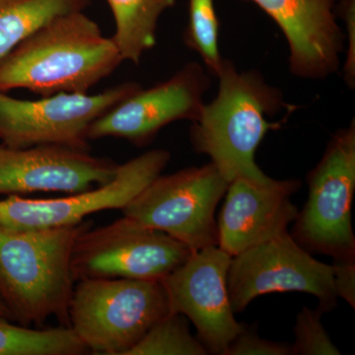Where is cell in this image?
<instances>
[{
  "instance_id": "21",
  "label": "cell",
  "mask_w": 355,
  "mask_h": 355,
  "mask_svg": "<svg viewBox=\"0 0 355 355\" xmlns=\"http://www.w3.org/2000/svg\"><path fill=\"white\" fill-rule=\"evenodd\" d=\"M324 313L308 307L298 313L294 327L295 342L291 345V355H340V349L331 342L322 323Z\"/></svg>"
},
{
  "instance_id": "8",
  "label": "cell",
  "mask_w": 355,
  "mask_h": 355,
  "mask_svg": "<svg viewBox=\"0 0 355 355\" xmlns=\"http://www.w3.org/2000/svg\"><path fill=\"white\" fill-rule=\"evenodd\" d=\"M139 88V83H125L98 94L58 93L38 100L0 92V141L15 148L62 146L89 150L91 125Z\"/></svg>"
},
{
  "instance_id": "13",
  "label": "cell",
  "mask_w": 355,
  "mask_h": 355,
  "mask_svg": "<svg viewBox=\"0 0 355 355\" xmlns=\"http://www.w3.org/2000/svg\"><path fill=\"white\" fill-rule=\"evenodd\" d=\"M119 165L86 149L62 146L15 148L0 144V195H64L109 183Z\"/></svg>"
},
{
  "instance_id": "23",
  "label": "cell",
  "mask_w": 355,
  "mask_h": 355,
  "mask_svg": "<svg viewBox=\"0 0 355 355\" xmlns=\"http://www.w3.org/2000/svg\"><path fill=\"white\" fill-rule=\"evenodd\" d=\"M336 15L342 18L345 26L347 51L343 62V78L349 88L355 87V0H340Z\"/></svg>"
},
{
  "instance_id": "2",
  "label": "cell",
  "mask_w": 355,
  "mask_h": 355,
  "mask_svg": "<svg viewBox=\"0 0 355 355\" xmlns=\"http://www.w3.org/2000/svg\"><path fill=\"white\" fill-rule=\"evenodd\" d=\"M123 62L113 40L83 11L60 14L0 60V92L86 94Z\"/></svg>"
},
{
  "instance_id": "9",
  "label": "cell",
  "mask_w": 355,
  "mask_h": 355,
  "mask_svg": "<svg viewBox=\"0 0 355 355\" xmlns=\"http://www.w3.org/2000/svg\"><path fill=\"white\" fill-rule=\"evenodd\" d=\"M227 286L235 314L254 299L272 292L309 293L318 299L317 308L324 314L338 305L331 266L312 257L288 231L232 257Z\"/></svg>"
},
{
  "instance_id": "25",
  "label": "cell",
  "mask_w": 355,
  "mask_h": 355,
  "mask_svg": "<svg viewBox=\"0 0 355 355\" xmlns=\"http://www.w3.org/2000/svg\"><path fill=\"white\" fill-rule=\"evenodd\" d=\"M0 317L6 318V319H8L9 321H11L10 314H9L8 310H7V308L1 301H0Z\"/></svg>"
},
{
  "instance_id": "1",
  "label": "cell",
  "mask_w": 355,
  "mask_h": 355,
  "mask_svg": "<svg viewBox=\"0 0 355 355\" xmlns=\"http://www.w3.org/2000/svg\"><path fill=\"white\" fill-rule=\"evenodd\" d=\"M218 92L203 105L191 123L193 150L209 156L224 179L230 183L242 178L256 184L272 181L256 163V153L266 133L279 130L287 120L270 121L282 110H296L287 104L282 91L270 85L257 70L240 71L224 60L216 76Z\"/></svg>"
},
{
  "instance_id": "18",
  "label": "cell",
  "mask_w": 355,
  "mask_h": 355,
  "mask_svg": "<svg viewBox=\"0 0 355 355\" xmlns=\"http://www.w3.org/2000/svg\"><path fill=\"white\" fill-rule=\"evenodd\" d=\"M85 345L69 327L40 329L0 317V355H81Z\"/></svg>"
},
{
  "instance_id": "7",
  "label": "cell",
  "mask_w": 355,
  "mask_h": 355,
  "mask_svg": "<svg viewBox=\"0 0 355 355\" xmlns=\"http://www.w3.org/2000/svg\"><path fill=\"white\" fill-rule=\"evenodd\" d=\"M172 236L123 216L108 225L85 229L74 244L71 270L87 279L161 280L193 254Z\"/></svg>"
},
{
  "instance_id": "16",
  "label": "cell",
  "mask_w": 355,
  "mask_h": 355,
  "mask_svg": "<svg viewBox=\"0 0 355 355\" xmlns=\"http://www.w3.org/2000/svg\"><path fill=\"white\" fill-rule=\"evenodd\" d=\"M114 22L113 40L121 60L139 64L156 44L158 21L177 0H107Z\"/></svg>"
},
{
  "instance_id": "14",
  "label": "cell",
  "mask_w": 355,
  "mask_h": 355,
  "mask_svg": "<svg viewBox=\"0 0 355 355\" xmlns=\"http://www.w3.org/2000/svg\"><path fill=\"white\" fill-rule=\"evenodd\" d=\"M260 7L282 30L293 76L324 79L336 73L345 48L338 23L340 0H248Z\"/></svg>"
},
{
  "instance_id": "10",
  "label": "cell",
  "mask_w": 355,
  "mask_h": 355,
  "mask_svg": "<svg viewBox=\"0 0 355 355\" xmlns=\"http://www.w3.org/2000/svg\"><path fill=\"white\" fill-rule=\"evenodd\" d=\"M170 160L169 151L153 149L119 165L113 180L92 190L40 200L10 196L0 200V223L15 228L64 227L95 212L121 210L162 174Z\"/></svg>"
},
{
  "instance_id": "22",
  "label": "cell",
  "mask_w": 355,
  "mask_h": 355,
  "mask_svg": "<svg viewBox=\"0 0 355 355\" xmlns=\"http://www.w3.org/2000/svg\"><path fill=\"white\" fill-rule=\"evenodd\" d=\"M291 345L261 338L251 328L244 327L229 345L224 355H291Z\"/></svg>"
},
{
  "instance_id": "19",
  "label": "cell",
  "mask_w": 355,
  "mask_h": 355,
  "mask_svg": "<svg viewBox=\"0 0 355 355\" xmlns=\"http://www.w3.org/2000/svg\"><path fill=\"white\" fill-rule=\"evenodd\" d=\"M207 349L191 335L188 319L169 313L149 329L127 355H207Z\"/></svg>"
},
{
  "instance_id": "11",
  "label": "cell",
  "mask_w": 355,
  "mask_h": 355,
  "mask_svg": "<svg viewBox=\"0 0 355 355\" xmlns=\"http://www.w3.org/2000/svg\"><path fill=\"white\" fill-rule=\"evenodd\" d=\"M232 257L218 246L193 252L161 279L171 313L183 315L197 329L209 354L224 355L244 329L229 299L227 275Z\"/></svg>"
},
{
  "instance_id": "6",
  "label": "cell",
  "mask_w": 355,
  "mask_h": 355,
  "mask_svg": "<svg viewBox=\"0 0 355 355\" xmlns=\"http://www.w3.org/2000/svg\"><path fill=\"white\" fill-rule=\"evenodd\" d=\"M228 182L211 162L159 175L121 209L123 216L146 227L167 233L200 251L217 246V205Z\"/></svg>"
},
{
  "instance_id": "12",
  "label": "cell",
  "mask_w": 355,
  "mask_h": 355,
  "mask_svg": "<svg viewBox=\"0 0 355 355\" xmlns=\"http://www.w3.org/2000/svg\"><path fill=\"white\" fill-rule=\"evenodd\" d=\"M210 85L203 65L190 62L167 80L139 88L91 125L88 139L114 137L137 147L153 141L162 128L179 121H195Z\"/></svg>"
},
{
  "instance_id": "3",
  "label": "cell",
  "mask_w": 355,
  "mask_h": 355,
  "mask_svg": "<svg viewBox=\"0 0 355 355\" xmlns=\"http://www.w3.org/2000/svg\"><path fill=\"white\" fill-rule=\"evenodd\" d=\"M92 222L55 228H15L0 223V301L11 321L36 328L55 318L69 327L76 280L71 254Z\"/></svg>"
},
{
  "instance_id": "4",
  "label": "cell",
  "mask_w": 355,
  "mask_h": 355,
  "mask_svg": "<svg viewBox=\"0 0 355 355\" xmlns=\"http://www.w3.org/2000/svg\"><path fill=\"white\" fill-rule=\"evenodd\" d=\"M169 313L160 280L81 279L70 300L69 328L91 354L127 355Z\"/></svg>"
},
{
  "instance_id": "24",
  "label": "cell",
  "mask_w": 355,
  "mask_h": 355,
  "mask_svg": "<svg viewBox=\"0 0 355 355\" xmlns=\"http://www.w3.org/2000/svg\"><path fill=\"white\" fill-rule=\"evenodd\" d=\"M333 277L338 298L345 299L355 307V258L335 259L333 261Z\"/></svg>"
},
{
  "instance_id": "5",
  "label": "cell",
  "mask_w": 355,
  "mask_h": 355,
  "mask_svg": "<svg viewBox=\"0 0 355 355\" xmlns=\"http://www.w3.org/2000/svg\"><path fill=\"white\" fill-rule=\"evenodd\" d=\"M309 196L291 235L310 253L355 258L352 209L355 190V121L331 135L307 176Z\"/></svg>"
},
{
  "instance_id": "20",
  "label": "cell",
  "mask_w": 355,
  "mask_h": 355,
  "mask_svg": "<svg viewBox=\"0 0 355 355\" xmlns=\"http://www.w3.org/2000/svg\"><path fill=\"white\" fill-rule=\"evenodd\" d=\"M184 42L197 51L209 73L216 76L224 60L219 51V21L214 0H189Z\"/></svg>"
},
{
  "instance_id": "15",
  "label": "cell",
  "mask_w": 355,
  "mask_h": 355,
  "mask_svg": "<svg viewBox=\"0 0 355 355\" xmlns=\"http://www.w3.org/2000/svg\"><path fill=\"white\" fill-rule=\"evenodd\" d=\"M301 184L297 179H272L263 184L233 180L217 220V246L234 257L288 231L299 211L291 198Z\"/></svg>"
},
{
  "instance_id": "17",
  "label": "cell",
  "mask_w": 355,
  "mask_h": 355,
  "mask_svg": "<svg viewBox=\"0 0 355 355\" xmlns=\"http://www.w3.org/2000/svg\"><path fill=\"white\" fill-rule=\"evenodd\" d=\"M90 0H0V60L60 14L83 11Z\"/></svg>"
}]
</instances>
